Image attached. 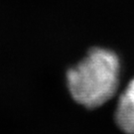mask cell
Instances as JSON below:
<instances>
[{
	"label": "cell",
	"instance_id": "6da1fadb",
	"mask_svg": "<svg viewBox=\"0 0 134 134\" xmlns=\"http://www.w3.org/2000/svg\"><path fill=\"white\" fill-rule=\"evenodd\" d=\"M119 71V60L113 52L102 48L92 49L68 72L70 92L81 105L98 107L115 94Z\"/></svg>",
	"mask_w": 134,
	"mask_h": 134
},
{
	"label": "cell",
	"instance_id": "7a4b0ae2",
	"mask_svg": "<svg viewBox=\"0 0 134 134\" xmlns=\"http://www.w3.org/2000/svg\"><path fill=\"white\" fill-rule=\"evenodd\" d=\"M115 119L126 134H134V77L121 93L116 107Z\"/></svg>",
	"mask_w": 134,
	"mask_h": 134
}]
</instances>
